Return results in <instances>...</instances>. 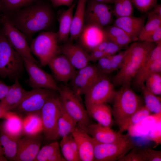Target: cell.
<instances>
[{"label":"cell","instance_id":"cell-1","mask_svg":"<svg viewBox=\"0 0 161 161\" xmlns=\"http://www.w3.org/2000/svg\"><path fill=\"white\" fill-rule=\"evenodd\" d=\"M2 15L21 32L27 40L37 32L48 29L54 18L51 7L44 0Z\"/></svg>","mask_w":161,"mask_h":161},{"label":"cell","instance_id":"cell-2","mask_svg":"<svg viewBox=\"0 0 161 161\" xmlns=\"http://www.w3.org/2000/svg\"><path fill=\"white\" fill-rule=\"evenodd\" d=\"M156 44L146 41H134L128 48L127 52L119 71L113 78L116 86L130 85L136 73Z\"/></svg>","mask_w":161,"mask_h":161},{"label":"cell","instance_id":"cell-3","mask_svg":"<svg viewBox=\"0 0 161 161\" xmlns=\"http://www.w3.org/2000/svg\"><path fill=\"white\" fill-rule=\"evenodd\" d=\"M113 102L112 115L119 128L143 105L142 99L131 89L130 85L121 86L116 92Z\"/></svg>","mask_w":161,"mask_h":161},{"label":"cell","instance_id":"cell-4","mask_svg":"<svg viewBox=\"0 0 161 161\" xmlns=\"http://www.w3.org/2000/svg\"><path fill=\"white\" fill-rule=\"evenodd\" d=\"M24 67L23 58L10 44L0 30V77L14 80L22 76Z\"/></svg>","mask_w":161,"mask_h":161},{"label":"cell","instance_id":"cell-5","mask_svg":"<svg viewBox=\"0 0 161 161\" xmlns=\"http://www.w3.org/2000/svg\"><path fill=\"white\" fill-rule=\"evenodd\" d=\"M59 97L65 111L77 122V126L85 131L91 124L90 117L84 107L80 96L66 86L60 87Z\"/></svg>","mask_w":161,"mask_h":161},{"label":"cell","instance_id":"cell-6","mask_svg":"<svg viewBox=\"0 0 161 161\" xmlns=\"http://www.w3.org/2000/svg\"><path fill=\"white\" fill-rule=\"evenodd\" d=\"M57 32L46 31L40 33L30 46L32 54L38 59L40 66H45L61 53Z\"/></svg>","mask_w":161,"mask_h":161},{"label":"cell","instance_id":"cell-7","mask_svg":"<svg viewBox=\"0 0 161 161\" xmlns=\"http://www.w3.org/2000/svg\"><path fill=\"white\" fill-rule=\"evenodd\" d=\"M93 140L95 161H120L135 146L129 137L120 141L108 143Z\"/></svg>","mask_w":161,"mask_h":161},{"label":"cell","instance_id":"cell-8","mask_svg":"<svg viewBox=\"0 0 161 161\" xmlns=\"http://www.w3.org/2000/svg\"><path fill=\"white\" fill-rule=\"evenodd\" d=\"M61 104L59 96L49 100L44 105L40 112L45 138L49 141L58 138V124Z\"/></svg>","mask_w":161,"mask_h":161},{"label":"cell","instance_id":"cell-9","mask_svg":"<svg viewBox=\"0 0 161 161\" xmlns=\"http://www.w3.org/2000/svg\"><path fill=\"white\" fill-rule=\"evenodd\" d=\"M116 92L107 75H102L84 94L86 107L113 101Z\"/></svg>","mask_w":161,"mask_h":161},{"label":"cell","instance_id":"cell-10","mask_svg":"<svg viewBox=\"0 0 161 161\" xmlns=\"http://www.w3.org/2000/svg\"><path fill=\"white\" fill-rule=\"evenodd\" d=\"M3 32L12 47L22 58L30 60L38 64L39 62L33 57L25 35L11 24L5 16L0 17Z\"/></svg>","mask_w":161,"mask_h":161},{"label":"cell","instance_id":"cell-11","mask_svg":"<svg viewBox=\"0 0 161 161\" xmlns=\"http://www.w3.org/2000/svg\"><path fill=\"white\" fill-rule=\"evenodd\" d=\"M55 91L37 88L27 91L18 106L15 109L27 113H40L45 103L51 98L57 96Z\"/></svg>","mask_w":161,"mask_h":161},{"label":"cell","instance_id":"cell-12","mask_svg":"<svg viewBox=\"0 0 161 161\" xmlns=\"http://www.w3.org/2000/svg\"><path fill=\"white\" fill-rule=\"evenodd\" d=\"M113 14V10L107 4L95 0H86L85 24H94L104 28L112 22Z\"/></svg>","mask_w":161,"mask_h":161},{"label":"cell","instance_id":"cell-13","mask_svg":"<svg viewBox=\"0 0 161 161\" xmlns=\"http://www.w3.org/2000/svg\"><path fill=\"white\" fill-rule=\"evenodd\" d=\"M24 67L29 76L28 83L33 89H47L58 92L60 87L52 76L40 68L38 64L23 58Z\"/></svg>","mask_w":161,"mask_h":161},{"label":"cell","instance_id":"cell-14","mask_svg":"<svg viewBox=\"0 0 161 161\" xmlns=\"http://www.w3.org/2000/svg\"><path fill=\"white\" fill-rule=\"evenodd\" d=\"M96 66L89 64L76 71L70 80V88L77 95H84L102 75Z\"/></svg>","mask_w":161,"mask_h":161},{"label":"cell","instance_id":"cell-15","mask_svg":"<svg viewBox=\"0 0 161 161\" xmlns=\"http://www.w3.org/2000/svg\"><path fill=\"white\" fill-rule=\"evenodd\" d=\"M161 72V44H157L152 50L133 79L135 86L140 89L151 74Z\"/></svg>","mask_w":161,"mask_h":161},{"label":"cell","instance_id":"cell-16","mask_svg":"<svg viewBox=\"0 0 161 161\" xmlns=\"http://www.w3.org/2000/svg\"><path fill=\"white\" fill-rule=\"evenodd\" d=\"M42 138L39 135H24L18 140L15 161H34L40 150Z\"/></svg>","mask_w":161,"mask_h":161},{"label":"cell","instance_id":"cell-17","mask_svg":"<svg viewBox=\"0 0 161 161\" xmlns=\"http://www.w3.org/2000/svg\"><path fill=\"white\" fill-rule=\"evenodd\" d=\"M97 141L102 143H111L120 141L129 137L111 128L103 126L98 123L91 124L85 131Z\"/></svg>","mask_w":161,"mask_h":161},{"label":"cell","instance_id":"cell-18","mask_svg":"<svg viewBox=\"0 0 161 161\" xmlns=\"http://www.w3.org/2000/svg\"><path fill=\"white\" fill-rule=\"evenodd\" d=\"M60 47L61 53L76 69H80L89 64V54L80 45L69 42Z\"/></svg>","mask_w":161,"mask_h":161},{"label":"cell","instance_id":"cell-19","mask_svg":"<svg viewBox=\"0 0 161 161\" xmlns=\"http://www.w3.org/2000/svg\"><path fill=\"white\" fill-rule=\"evenodd\" d=\"M55 78L58 81L67 82L74 75L76 69L63 55L53 58L47 64Z\"/></svg>","mask_w":161,"mask_h":161},{"label":"cell","instance_id":"cell-20","mask_svg":"<svg viewBox=\"0 0 161 161\" xmlns=\"http://www.w3.org/2000/svg\"><path fill=\"white\" fill-rule=\"evenodd\" d=\"M78 38L80 45L85 50L91 51L107 39L104 28L91 24H85Z\"/></svg>","mask_w":161,"mask_h":161},{"label":"cell","instance_id":"cell-21","mask_svg":"<svg viewBox=\"0 0 161 161\" xmlns=\"http://www.w3.org/2000/svg\"><path fill=\"white\" fill-rule=\"evenodd\" d=\"M72 134L78 146L80 160L93 161L94 144L93 138L77 126Z\"/></svg>","mask_w":161,"mask_h":161},{"label":"cell","instance_id":"cell-22","mask_svg":"<svg viewBox=\"0 0 161 161\" xmlns=\"http://www.w3.org/2000/svg\"><path fill=\"white\" fill-rule=\"evenodd\" d=\"M145 18V16L139 17L123 16L116 18L113 25L120 28L137 41L144 25Z\"/></svg>","mask_w":161,"mask_h":161},{"label":"cell","instance_id":"cell-23","mask_svg":"<svg viewBox=\"0 0 161 161\" xmlns=\"http://www.w3.org/2000/svg\"><path fill=\"white\" fill-rule=\"evenodd\" d=\"M27 91L20 83L19 79H16L10 86L5 96L0 100V105L5 111L15 109L20 104Z\"/></svg>","mask_w":161,"mask_h":161},{"label":"cell","instance_id":"cell-24","mask_svg":"<svg viewBox=\"0 0 161 161\" xmlns=\"http://www.w3.org/2000/svg\"><path fill=\"white\" fill-rule=\"evenodd\" d=\"M0 126V130L8 136L18 139L22 137L23 119L15 112L8 111Z\"/></svg>","mask_w":161,"mask_h":161},{"label":"cell","instance_id":"cell-25","mask_svg":"<svg viewBox=\"0 0 161 161\" xmlns=\"http://www.w3.org/2000/svg\"><path fill=\"white\" fill-rule=\"evenodd\" d=\"M88 114L97 122L105 127L111 128L114 124L111 109L106 103L92 105L86 107Z\"/></svg>","mask_w":161,"mask_h":161},{"label":"cell","instance_id":"cell-26","mask_svg":"<svg viewBox=\"0 0 161 161\" xmlns=\"http://www.w3.org/2000/svg\"><path fill=\"white\" fill-rule=\"evenodd\" d=\"M161 151L134 146L120 161H161Z\"/></svg>","mask_w":161,"mask_h":161},{"label":"cell","instance_id":"cell-27","mask_svg":"<svg viewBox=\"0 0 161 161\" xmlns=\"http://www.w3.org/2000/svg\"><path fill=\"white\" fill-rule=\"evenodd\" d=\"M86 0H78L73 15L69 38V42L78 38L85 26V13Z\"/></svg>","mask_w":161,"mask_h":161},{"label":"cell","instance_id":"cell-28","mask_svg":"<svg viewBox=\"0 0 161 161\" xmlns=\"http://www.w3.org/2000/svg\"><path fill=\"white\" fill-rule=\"evenodd\" d=\"M75 7V4H73L68 9L62 12L58 17L59 26L57 33L59 42L67 41L69 39Z\"/></svg>","mask_w":161,"mask_h":161},{"label":"cell","instance_id":"cell-29","mask_svg":"<svg viewBox=\"0 0 161 161\" xmlns=\"http://www.w3.org/2000/svg\"><path fill=\"white\" fill-rule=\"evenodd\" d=\"M34 161H66L60 152L59 144L53 141L40 149Z\"/></svg>","mask_w":161,"mask_h":161},{"label":"cell","instance_id":"cell-30","mask_svg":"<svg viewBox=\"0 0 161 161\" xmlns=\"http://www.w3.org/2000/svg\"><path fill=\"white\" fill-rule=\"evenodd\" d=\"M104 29L107 39L121 47L136 41L122 29L114 25L108 26Z\"/></svg>","mask_w":161,"mask_h":161},{"label":"cell","instance_id":"cell-31","mask_svg":"<svg viewBox=\"0 0 161 161\" xmlns=\"http://www.w3.org/2000/svg\"><path fill=\"white\" fill-rule=\"evenodd\" d=\"M23 132L24 135L35 136L43 132V124L40 113H30L23 119Z\"/></svg>","mask_w":161,"mask_h":161},{"label":"cell","instance_id":"cell-32","mask_svg":"<svg viewBox=\"0 0 161 161\" xmlns=\"http://www.w3.org/2000/svg\"><path fill=\"white\" fill-rule=\"evenodd\" d=\"M77 126V122L65 111L61 105L58 120V138L72 134Z\"/></svg>","mask_w":161,"mask_h":161},{"label":"cell","instance_id":"cell-33","mask_svg":"<svg viewBox=\"0 0 161 161\" xmlns=\"http://www.w3.org/2000/svg\"><path fill=\"white\" fill-rule=\"evenodd\" d=\"M18 140L0 130V148L7 160L14 161L17 151Z\"/></svg>","mask_w":161,"mask_h":161},{"label":"cell","instance_id":"cell-34","mask_svg":"<svg viewBox=\"0 0 161 161\" xmlns=\"http://www.w3.org/2000/svg\"><path fill=\"white\" fill-rule=\"evenodd\" d=\"M140 89L141 90L144 100L145 106L152 113L159 114L161 112V98L151 92L143 85Z\"/></svg>","mask_w":161,"mask_h":161},{"label":"cell","instance_id":"cell-35","mask_svg":"<svg viewBox=\"0 0 161 161\" xmlns=\"http://www.w3.org/2000/svg\"><path fill=\"white\" fill-rule=\"evenodd\" d=\"M151 113L145 105H143L119 128L118 131L122 133L132 126L136 125L149 116Z\"/></svg>","mask_w":161,"mask_h":161},{"label":"cell","instance_id":"cell-36","mask_svg":"<svg viewBox=\"0 0 161 161\" xmlns=\"http://www.w3.org/2000/svg\"><path fill=\"white\" fill-rule=\"evenodd\" d=\"M44 0H0V12L4 14Z\"/></svg>","mask_w":161,"mask_h":161},{"label":"cell","instance_id":"cell-37","mask_svg":"<svg viewBox=\"0 0 161 161\" xmlns=\"http://www.w3.org/2000/svg\"><path fill=\"white\" fill-rule=\"evenodd\" d=\"M161 26V17L154 14L153 12L148 15L146 24L143 26L138 36V40L144 41L146 37L151 32Z\"/></svg>","mask_w":161,"mask_h":161},{"label":"cell","instance_id":"cell-38","mask_svg":"<svg viewBox=\"0 0 161 161\" xmlns=\"http://www.w3.org/2000/svg\"><path fill=\"white\" fill-rule=\"evenodd\" d=\"M145 83L146 88L151 92L158 96L161 95V73L151 74L147 78Z\"/></svg>","mask_w":161,"mask_h":161},{"label":"cell","instance_id":"cell-39","mask_svg":"<svg viewBox=\"0 0 161 161\" xmlns=\"http://www.w3.org/2000/svg\"><path fill=\"white\" fill-rule=\"evenodd\" d=\"M59 144L63 157L66 161H80L72 150L69 142L68 135L62 137Z\"/></svg>","mask_w":161,"mask_h":161},{"label":"cell","instance_id":"cell-40","mask_svg":"<svg viewBox=\"0 0 161 161\" xmlns=\"http://www.w3.org/2000/svg\"><path fill=\"white\" fill-rule=\"evenodd\" d=\"M127 48L118 54L109 56L110 60L111 72L119 69L121 66L127 52Z\"/></svg>","mask_w":161,"mask_h":161},{"label":"cell","instance_id":"cell-41","mask_svg":"<svg viewBox=\"0 0 161 161\" xmlns=\"http://www.w3.org/2000/svg\"><path fill=\"white\" fill-rule=\"evenodd\" d=\"M157 0H131L132 4L140 12H146L157 4Z\"/></svg>","mask_w":161,"mask_h":161},{"label":"cell","instance_id":"cell-42","mask_svg":"<svg viewBox=\"0 0 161 161\" xmlns=\"http://www.w3.org/2000/svg\"><path fill=\"white\" fill-rule=\"evenodd\" d=\"M96 66L99 72L103 75H107L111 72L109 56H105L100 58L97 61Z\"/></svg>","mask_w":161,"mask_h":161},{"label":"cell","instance_id":"cell-43","mask_svg":"<svg viewBox=\"0 0 161 161\" xmlns=\"http://www.w3.org/2000/svg\"><path fill=\"white\" fill-rule=\"evenodd\" d=\"M144 41L157 44L161 42V26L149 33Z\"/></svg>","mask_w":161,"mask_h":161},{"label":"cell","instance_id":"cell-44","mask_svg":"<svg viewBox=\"0 0 161 161\" xmlns=\"http://www.w3.org/2000/svg\"><path fill=\"white\" fill-rule=\"evenodd\" d=\"M122 48L113 42L109 40L107 46L104 52L106 56H111L115 54Z\"/></svg>","mask_w":161,"mask_h":161},{"label":"cell","instance_id":"cell-45","mask_svg":"<svg viewBox=\"0 0 161 161\" xmlns=\"http://www.w3.org/2000/svg\"><path fill=\"white\" fill-rule=\"evenodd\" d=\"M122 4L124 16H132L133 8L131 0H121Z\"/></svg>","mask_w":161,"mask_h":161},{"label":"cell","instance_id":"cell-46","mask_svg":"<svg viewBox=\"0 0 161 161\" xmlns=\"http://www.w3.org/2000/svg\"><path fill=\"white\" fill-rule=\"evenodd\" d=\"M113 10V14L116 18L124 16L123 7L121 0H115Z\"/></svg>","mask_w":161,"mask_h":161},{"label":"cell","instance_id":"cell-47","mask_svg":"<svg viewBox=\"0 0 161 161\" xmlns=\"http://www.w3.org/2000/svg\"><path fill=\"white\" fill-rule=\"evenodd\" d=\"M106 56L104 52L94 49L89 54L90 61L95 62L97 61L102 57Z\"/></svg>","mask_w":161,"mask_h":161},{"label":"cell","instance_id":"cell-48","mask_svg":"<svg viewBox=\"0 0 161 161\" xmlns=\"http://www.w3.org/2000/svg\"><path fill=\"white\" fill-rule=\"evenodd\" d=\"M52 5L55 7L62 5L70 7L73 4L74 0H50Z\"/></svg>","mask_w":161,"mask_h":161},{"label":"cell","instance_id":"cell-49","mask_svg":"<svg viewBox=\"0 0 161 161\" xmlns=\"http://www.w3.org/2000/svg\"><path fill=\"white\" fill-rule=\"evenodd\" d=\"M68 137L69 142L72 150L75 154L79 157L78 147L75 140L72 134L68 135Z\"/></svg>","mask_w":161,"mask_h":161},{"label":"cell","instance_id":"cell-50","mask_svg":"<svg viewBox=\"0 0 161 161\" xmlns=\"http://www.w3.org/2000/svg\"><path fill=\"white\" fill-rule=\"evenodd\" d=\"M10 86L0 80V100L6 95L8 91Z\"/></svg>","mask_w":161,"mask_h":161},{"label":"cell","instance_id":"cell-51","mask_svg":"<svg viewBox=\"0 0 161 161\" xmlns=\"http://www.w3.org/2000/svg\"><path fill=\"white\" fill-rule=\"evenodd\" d=\"M108 42L109 40L107 39L103 41L100 43L94 49L104 52L107 48Z\"/></svg>","mask_w":161,"mask_h":161},{"label":"cell","instance_id":"cell-52","mask_svg":"<svg viewBox=\"0 0 161 161\" xmlns=\"http://www.w3.org/2000/svg\"><path fill=\"white\" fill-rule=\"evenodd\" d=\"M152 11L156 15L161 17V4H156L154 7Z\"/></svg>","mask_w":161,"mask_h":161},{"label":"cell","instance_id":"cell-53","mask_svg":"<svg viewBox=\"0 0 161 161\" xmlns=\"http://www.w3.org/2000/svg\"><path fill=\"white\" fill-rule=\"evenodd\" d=\"M8 111L4 110L0 105V119H4L7 115Z\"/></svg>","mask_w":161,"mask_h":161},{"label":"cell","instance_id":"cell-54","mask_svg":"<svg viewBox=\"0 0 161 161\" xmlns=\"http://www.w3.org/2000/svg\"><path fill=\"white\" fill-rule=\"evenodd\" d=\"M96 1L102 3L108 4L114 3L115 0H95Z\"/></svg>","mask_w":161,"mask_h":161},{"label":"cell","instance_id":"cell-55","mask_svg":"<svg viewBox=\"0 0 161 161\" xmlns=\"http://www.w3.org/2000/svg\"><path fill=\"white\" fill-rule=\"evenodd\" d=\"M7 160L4 156V153L0 148V161H7Z\"/></svg>","mask_w":161,"mask_h":161},{"label":"cell","instance_id":"cell-56","mask_svg":"<svg viewBox=\"0 0 161 161\" xmlns=\"http://www.w3.org/2000/svg\"><path fill=\"white\" fill-rule=\"evenodd\" d=\"M1 24V21H0V25Z\"/></svg>","mask_w":161,"mask_h":161}]
</instances>
